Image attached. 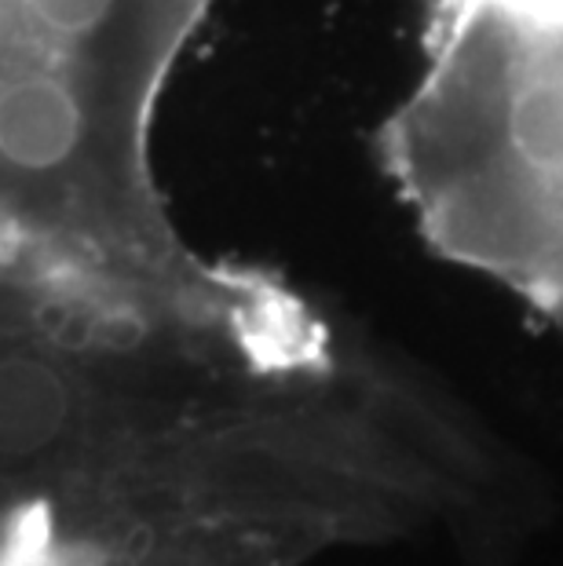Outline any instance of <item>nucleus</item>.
I'll return each instance as SVG.
<instances>
[{
  "instance_id": "2",
  "label": "nucleus",
  "mask_w": 563,
  "mask_h": 566,
  "mask_svg": "<svg viewBox=\"0 0 563 566\" xmlns=\"http://www.w3.org/2000/svg\"><path fill=\"white\" fill-rule=\"evenodd\" d=\"M217 0H0V223L128 260H176L154 172L173 70Z\"/></svg>"
},
{
  "instance_id": "1",
  "label": "nucleus",
  "mask_w": 563,
  "mask_h": 566,
  "mask_svg": "<svg viewBox=\"0 0 563 566\" xmlns=\"http://www.w3.org/2000/svg\"><path fill=\"white\" fill-rule=\"evenodd\" d=\"M337 369L290 285L0 223V497L253 479L271 399Z\"/></svg>"
},
{
  "instance_id": "4",
  "label": "nucleus",
  "mask_w": 563,
  "mask_h": 566,
  "mask_svg": "<svg viewBox=\"0 0 563 566\" xmlns=\"http://www.w3.org/2000/svg\"><path fill=\"white\" fill-rule=\"evenodd\" d=\"M0 566H85L63 556H41V552H22V548H0Z\"/></svg>"
},
{
  "instance_id": "3",
  "label": "nucleus",
  "mask_w": 563,
  "mask_h": 566,
  "mask_svg": "<svg viewBox=\"0 0 563 566\" xmlns=\"http://www.w3.org/2000/svg\"><path fill=\"white\" fill-rule=\"evenodd\" d=\"M380 154L439 245L563 238V0H436Z\"/></svg>"
}]
</instances>
